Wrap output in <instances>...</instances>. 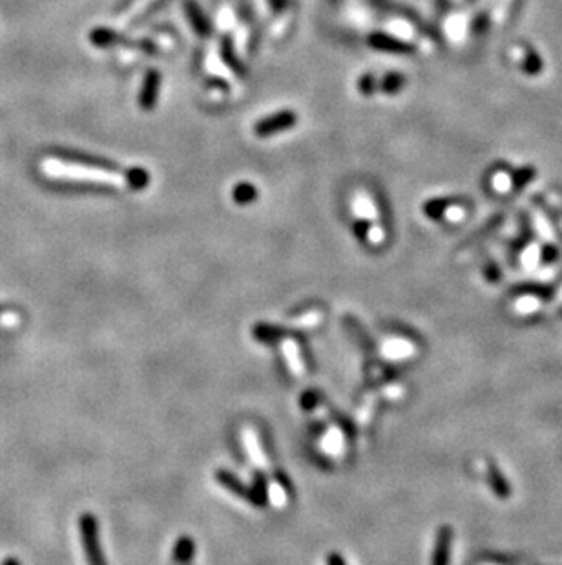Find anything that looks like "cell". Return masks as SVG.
I'll list each match as a JSON object with an SVG mask.
<instances>
[{
    "instance_id": "9c48e42d",
    "label": "cell",
    "mask_w": 562,
    "mask_h": 565,
    "mask_svg": "<svg viewBox=\"0 0 562 565\" xmlns=\"http://www.w3.org/2000/svg\"><path fill=\"white\" fill-rule=\"evenodd\" d=\"M511 178L505 174V172H496L493 176V187H495L496 192H508L511 189Z\"/></svg>"
},
{
    "instance_id": "8992f818",
    "label": "cell",
    "mask_w": 562,
    "mask_h": 565,
    "mask_svg": "<svg viewBox=\"0 0 562 565\" xmlns=\"http://www.w3.org/2000/svg\"><path fill=\"white\" fill-rule=\"evenodd\" d=\"M192 552H194V543L190 542L188 538H183V540L177 542V545H175L174 549L175 562H179V564L188 562L190 558H192Z\"/></svg>"
},
{
    "instance_id": "4fadbf2b",
    "label": "cell",
    "mask_w": 562,
    "mask_h": 565,
    "mask_svg": "<svg viewBox=\"0 0 562 565\" xmlns=\"http://www.w3.org/2000/svg\"><path fill=\"white\" fill-rule=\"evenodd\" d=\"M2 565H20V562L17 558H8V560L2 562Z\"/></svg>"
},
{
    "instance_id": "52a82bcc",
    "label": "cell",
    "mask_w": 562,
    "mask_h": 565,
    "mask_svg": "<svg viewBox=\"0 0 562 565\" xmlns=\"http://www.w3.org/2000/svg\"><path fill=\"white\" fill-rule=\"evenodd\" d=\"M448 545H449V531L444 529V531H440L438 545H436V555H435V565L448 564Z\"/></svg>"
},
{
    "instance_id": "ba28073f",
    "label": "cell",
    "mask_w": 562,
    "mask_h": 565,
    "mask_svg": "<svg viewBox=\"0 0 562 565\" xmlns=\"http://www.w3.org/2000/svg\"><path fill=\"white\" fill-rule=\"evenodd\" d=\"M218 478H219V483L225 485L227 489L234 490V492H237L239 496H246L245 492V487L239 483V481L234 478V475H230L228 472H218Z\"/></svg>"
},
{
    "instance_id": "7a4b0ae2",
    "label": "cell",
    "mask_w": 562,
    "mask_h": 565,
    "mask_svg": "<svg viewBox=\"0 0 562 565\" xmlns=\"http://www.w3.org/2000/svg\"><path fill=\"white\" fill-rule=\"evenodd\" d=\"M296 121H298V117H296L293 112H281V114L263 119V121H260V123L256 124V134L261 136V138H265V136H272V134L276 132L290 129Z\"/></svg>"
},
{
    "instance_id": "8fae6325",
    "label": "cell",
    "mask_w": 562,
    "mask_h": 565,
    "mask_svg": "<svg viewBox=\"0 0 562 565\" xmlns=\"http://www.w3.org/2000/svg\"><path fill=\"white\" fill-rule=\"evenodd\" d=\"M445 214H448V218L451 222H459V220L464 218V209L462 207H457V205H451V207H448Z\"/></svg>"
},
{
    "instance_id": "7c38bea8",
    "label": "cell",
    "mask_w": 562,
    "mask_h": 565,
    "mask_svg": "<svg viewBox=\"0 0 562 565\" xmlns=\"http://www.w3.org/2000/svg\"><path fill=\"white\" fill-rule=\"evenodd\" d=\"M329 565H345V564H343V560H341L340 556L332 555V556H329Z\"/></svg>"
},
{
    "instance_id": "30bf717a",
    "label": "cell",
    "mask_w": 562,
    "mask_h": 565,
    "mask_svg": "<svg viewBox=\"0 0 562 565\" xmlns=\"http://www.w3.org/2000/svg\"><path fill=\"white\" fill-rule=\"evenodd\" d=\"M234 198L239 203H249V201L254 198V189L251 185H239L236 190H234Z\"/></svg>"
},
{
    "instance_id": "6da1fadb",
    "label": "cell",
    "mask_w": 562,
    "mask_h": 565,
    "mask_svg": "<svg viewBox=\"0 0 562 565\" xmlns=\"http://www.w3.org/2000/svg\"><path fill=\"white\" fill-rule=\"evenodd\" d=\"M79 531L88 565H106L99 542V522H97L94 514L86 513L80 516Z\"/></svg>"
},
{
    "instance_id": "3957f363",
    "label": "cell",
    "mask_w": 562,
    "mask_h": 565,
    "mask_svg": "<svg viewBox=\"0 0 562 565\" xmlns=\"http://www.w3.org/2000/svg\"><path fill=\"white\" fill-rule=\"evenodd\" d=\"M353 213L358 216L360 220L364 222H376L378 220V209H376V203L371 198V194H367L365 190H358L355 196H353Z\"/></svg>"
},
{
    "instance_id": "5b68a950",
    "label": "cell",
    "mask_w": 562,
    "mask_h": 565,
    "mask_svg": "<svg viewBox=\"0 0 562 565\" xmlns=\"http://www.w3.org/2000/svg\"><path fill=\"white\" fill-rule=\"evenodd\" d=\"M157 90H159V76H157L156 71H151V73H148L141 92V105L145 108H150L154 105V101L157 97Z\"/></svg>"
},
{
    "instance_id": "9a60e30c",
    "label": "cell",
    "mask_w": 562,
    "mask_h": 565,
    "mask_svg": "<svg viewBox=\"0 0 562 565\" xmlns=\"http://www.w3.org/2000/svg\"><path fill=\"white\" fill-rule=\"evenodd\" d=\"M0 311H2V309H0Z\"/></svg>"
},
{
    "instance_id": "5bb4252c",
    "label": "cell",
    "mask_w": 562,
    "mask_h": 565,
    "mask_svg": "<svg viewBox=\"0 0 562 565\" xmlns=\"http://www.w3.org/2000/svg\"><path fill=\"white\" fill-rule=\"evenodd\" d=\"M454 2H462V0H454Z\"/></svg>"
},
{
    "instance_id": "277c9868",
    "label": "cell",
    "mask_w": 562,
    "mask_h": 565,
    "mask_svg": "<svg viewBox=\"0 0 562 565\" xmlns=\"http://www.w3.org/2000/svg\"><path fill=\"white\" fill-rule=\"evenodd\" d=\"M157 0H132L130 4L126 6V10L121 13V17H119V22L121 24H130L132 20H135L138 17H141L145 11L150 8L151 4H156Z\"/></svg>"
}]
</instances>
